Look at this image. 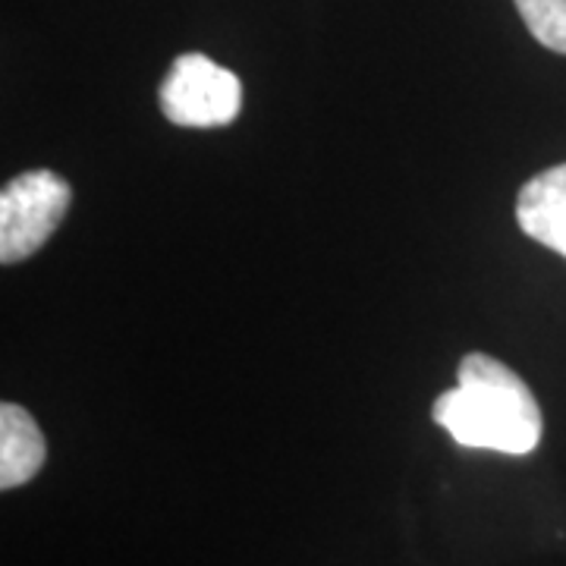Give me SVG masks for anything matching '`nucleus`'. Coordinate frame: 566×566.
<instances>
[{"mask_svg":"<svg viewBox=\"0 0 566 566\" xmlns=\"http://www.w3.org/2000/svg\"><path fill=\"white\" fill-rule=\"evenodd\" d=\"M434 422L460 447L526 457L542 441V409L528 385L504 363L469 353L457 387L434 400Z\"/></svg>","mask_w":566,"mask_h":566,"instance_id":"1","label":"nucleus"},{"mask_svg":"<svg viewBox=\"0 0 566 566\" xmlns=\"http://www.w3.org/2000/svg\"><path fill=\"white\" fill-rule=\"evenodd\" d=\"M70 208V186L51 170H29L0 192V262L35 255L61 227Z\"/></svg>","mask_w":566,"mask_h":566,"instance_id":"2","label":"nucleus"},{"mask_svg":"<svg viewBox=\"0 0 566 566\" xmlns=\"http://www.w3.org/2000/svg\"><path fill=\"white\" fill-rule=\"evenodd\" d=\"M161 111L177 126H227L243 111V85L211 57L182 54L161 85Z\"/></svg>","mask_w":566,"mask_h":566,"instance_id":"3","label":"nucleus"},{"mask_svg":"<svg viewBox=\"0 0 566 566\" xmlns=\"http://www.w3.org/2000/svg\"><path fill=\"white\" fill-rule=\"evenodd\" d=\"M516 221L535 243L566 259V164L535 174L520 189Z\"/></svg>","mask_w":566,"mask_h":566,"instance_id":"4","label":"nucleus"},{"mask_svg":"<svg viewBox=\"0 0 566 566\" xmlns=\"http://www.w3.org/2000/svg\"><path fill=\"white\" fill-rule=\"evenodd\" d=\"M44 465V438L35 419L17 403L0 406V488L25 485Z\"/></svg>","mask_w":566,"mask_h":566,"instance_id":"5","label":"nucleus"},{"mask_svg":"<svg viewBox=\"0 0 566 566\" xmlns=\"http://www.w3.org/2000/svg\"><path fill=\"white\" fill-rule=\"evenodd\" d=\"M528 32L545 48L566 54V0H513Z\"/></svg>","mask_w":566,"mask_h":566,"instance_id":"6","label":"nucleus"}]
</instances>
